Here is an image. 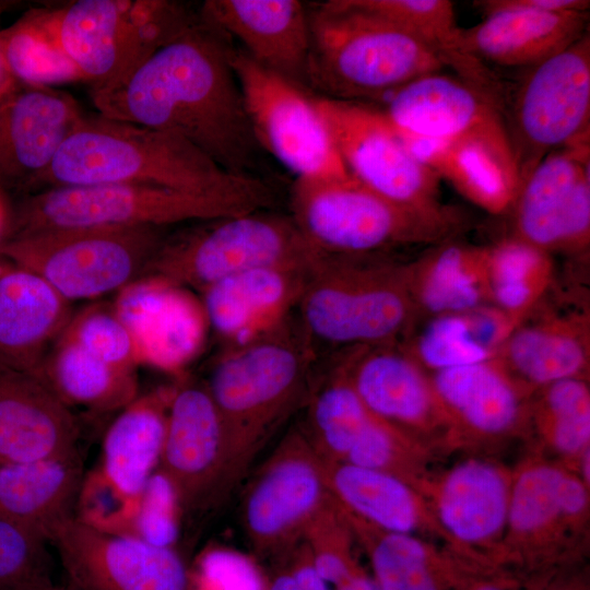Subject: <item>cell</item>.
<instances>
[{
  "label": "cell",
  "mask_w": 590,
  "mask_h": 590,
  "mask_svg": "<svg viewBox=\"0 0 590 590\" xmlns=\"http://www.w3.org/2000/svg\"><path fill=\"white\" fill-rule=\"evenodd\" d=\"M224 39L198 19L114 87L91 90L92 102L107 118L173 133L227 172L250 175L260 148Z\"/></svg>",
  "instance_id": "1"
},
{
  "label": "cell",
  "mask_w": 590,
  "mask_h": 590,
  "mask_svg": "<svg viewBox=\"0 0 590 590\" xmlns=\"http://www.w3.org/2000/svg\"><path fill=\"white\" fill-rule=\"evenodd\" d=\"M99 184L158 186L251 211L267 206L271 199L259 178L227 172L180 137L98 113L84 114L39 188Z\"/></svg>",
  "instance_id": "2"
},
{
  "label": "cell",
  "mask_w": 590,
  "mask_h": 590,
  "mask_svg": "<svg viewBox=\"0 0 590 590\" xmlns=\"http://www.w3.org/2000/svg\"><path fill=\"white\" fill-rule=\"evenodd\" d=\"M309 23L307 83L329 98H378L445 67L410 32L349 0L316 4Z\"/></svg>",
  "instance_id": "3"
},
{
  "label": "cell",
  "mask_w": 590,
  "mask_h": 590,
  "mask_svg": "<svg viewBox=\"0 0 590 590\" xmlns=\"http://www.w3.org/2000/svg\"><path fill=\"white\" fill-rule=\"evenodd\" d=\"M297 309L307 338L346 346L397 343L420 321L408 262L323 255L308 272Z\"/></svg>",
  "instance_id": "4"
},
{
  "label": "cell",
  "mask_w": 590,
  "mask_h": 590,
  "mask_svg": "<svg viewBox=\"0 0 590 590\" xmlns=\"http://www.w3.org/2000/svg\"><path fill=\"white\" fill-rule=\"evenodd\" d=\"M291 217L308 243L330 256H376L387 250L435 246L455 238L462 215L445 205L435 211L393 203L354 177L295 180Z\"/></svg>",
  "instance_id": "5"
},
{
  "label": "cell",
  "mask_w": 590,
  "mask_h": 590,
  "mask_svg": "<svg viewBox=\"0 0 590 590\" xmlns=\"http://www.w3.org/2000/svg\"><path fill=\"white\" fill-rule=\"evenodd\" d=\"M287 322L249 343L227 347L205 384L240 473L304 397L310 349Z\"/></svg>",
  "instance_id": "6"
},
{
  "label": "cell",
  "mask_w": 590,
  "mask_h": 590,
  "mask_svg": "<svg viewBox=\"0 0 590 590\" xmlns=\"http://www.w3.org/2000/svg\"><path fill=\"white\" fill-rule=\"evenodd\" d=\"M203 223L163 238L148 274L201 292L252 269H310L323 256L308 243L291 216L258 210Z\"/></svg>",
  "instance_id": "7"
},
{
  "label": "cell",
  "mask_w": 590,
  "mask_h": 590,
  "mask_svg": "<svg viewBox=\"0 0 590 590\" xmlns=\"http://www.w3.org/2000/svg\"><path fill=\"white\" fill-rule=\"evenodd\" d=\"M161 228L85 227L0 240V256L49 283L68 302L118 293L148 274Z\"/></svg>",
  "instance_id": "8"
},
{
  "label": "cell",
  "mask_w": 590,
  "mask_h": 590,
  "mask_svg": "<svg viewBox=\"0 0 590 590\" xmlns=\"http://www.w3.org/2000/svg\"><path fill=\"white\" fill-rule=\"evenodd\" d=\"M246 212L251 210L229 201L151 185L60 186L27 197L16 211L8 237L63 228H162Z\"/></svg>",
  "instance_id": "9"
},
{
  "label": "cell",
  "mask_w": 590,
  "mask_h": 590,
  "mask_svg": "<svg viewBox=\"0 0 590 590\" xmlns=\"http://www.w3.org/2000/svg\"><path fill=\"white\" fill-rule=\"evenodd\" d=\"M502 115L519 187L551 152L589 143V32L527 69L515 92L508 94Z\"/></svg>",
  "instance_id": "10"
},
{
  "label": "cell",
  "mask_w": 590,
  "mask_h": 590,
  "mask_svg": "<svg viewBox=\"0 0 590 590\" xmlns=\"http://www.w3.org/2000/svg\"><path fill=\"white\" fill-rule=\"evenodd\" d=\"M229 61L259 148L274 156L295 180L351 176L314 97L241 49L231 47Z\"/></svg>",
  "instance_id": "11"
},
{
  "label": "cell",
  "mask_w": 590,
  "mask_h": 590,
  "mask_svg": "<svg viewBox=\"0 0 590 590\" xmlns=\"http://www.w3.org/2000/svg\"><path fill=\"white\" fill-rule=\"evenodd\" d=\"M314 101L347 172L358 182L404 208L445 206L439 200L440 177L413 155L382 110L356 101Z\"/></svg>",
  "instance_id": "12"
},
{
  "label": "cell",
  "mask_w": 590,
  "mask_h": 590,
  "mask_svg": "<svg viewBox=\"0 0 590 590\" xmlns=\"http://www.w3.org/2000/svg\"><path fill=\"white\" fill-rule=\"evenodd\" d=\"M324 461L305 433L290 432L256 473L241 505V523L262 556H285L329 499Z\"/></svg>",
  "instance_id": "13"
},
{
  "label": "cell",
  "mask_w": 590,
  "mask_h": 590,
  "mask_svg": "<svg viewBox=\"0 0 590 590\" xmlns=\"http://www.w3.org/2000/svg\"><path fill=\"white\" fill-rule=\"evenodd\" d=\"M158 472L186 512L209 509L241 475L205 385L173 387Z\"/></svg>",
  "instance_id": "14"
},
{
  "label": "cell",
  "mask_w": 590,
  "mask_h": 590,
  "mask_svg": "<svg viewBox=\"0 0 590 590\" xmlns=\"http://www.w3.org/2000/svg\"><path fill=\"white\" fill-rule=\"evenodd\" d=\"M49 542L79 590H191L189 570L173 547L104 531L75 516Z\"/></svg>",
  "instance_id": "15"
},
{
  "label": "cell",
  "mask_w": 590,
  "mask_h": 590,
  "mask_svg": "<svg viewBox=\"0 0 590 590\" xmlns=\"http://www.w3.org/2000/svg\"><path fill=\"white\" fill-rule=\"evenodd\" d=\"M111 305L133 339L140 365L179 374L204 345L209 324L201 300L165 278L133 281Z\"/></svg>",
  "instance_id": "16"
},
{
  "label": "cell",
  "mask_w": 590,
  "mask_h": 590,
  "mask_svg": "<svg viewBox=\"0 0 590 590\" xmlns=\"http://www.w3.org/2000/svg\"><path fill=\"white\" fill-rule=\"evenodd\" d=\"M84 113L68 93L16 83L0 103V182L39 188Z\"/></svg>",
  "instance_id": "17"
},
{
  "label": "cell",
  "mask_w": 590,
  "mask_h": 590,
  "mask_svg": "<svg viewBox=\"0 0 590 590\" xmlns=\"http://www.w3.org/2000/svg\"><path fill=\"white\" fill-rule=\"evenodd\" d=\"M337 369L371 414L408 436L451 427L429 373L400 342L347 349Z\"/></svg>",
  "instance_id": "18"
},
{
  "label": "cell",
  "mask_w": 590,
  "mask_h": 590,
  "mask_svg": "<svg viewBox=\"0 0 590 590\" xmlns=\"http://www.w3.org/2000/svg\"><path fill=\"white\" fill-rule=\"evenodd\" d=\"M582 299L550 306L544 296L499 346L495 357L529 391L588 377L590 317Z\"/></svg>",
  "instance_id": "19"
},
{
  "label": "cell",
  "mask_w": 590,
  "mask_h": 590,
  "mask_svg": "<svg viewBox=\"0 0 590 590\" xmlns=\"http://www.w3.org/2000/svg\"><path fill=\"white\" fill-rule=\"evenodd\" d=\"M208 28L236 38L261 67L299 85L307 83L309 11L297 0H208L198 13Z\"/></svg>",
  "instance_id": "20"
},
{
  "label": "cell",
  "mask_w": 590,
  "mask_h": 590,
  "mask_svg": "<svg viewBox=\"0 0 590 590\" xmlns=\"http://www.w3.org/2000/svg\"><path fill=\"white\" fill-rule=\"evenodd\" d=\"M382 113L396 129L417 138L509 143L499 107L469 83L440 72L393 92Z\"/></svg>",
  "instance_id": "21"
},
{
  "label": "cell",
  "mask_w": 590,
  "mask_h": 590,
  "mask_svg": "<svg viewBox=\"0 0 590 590\" xmlns=\"http://www.w3.org/2000/svg\"><path fill=\"white\" fill-rule=\"evenodd\" d=\"M70 408L36 375L0 366V461L79 458Z\"/></svg>",
  "instance_id": "22"
},
{
  "label": "cell",
  "mask_w": 590,
  "mask_h": 590,
  "mask_svg": "<svg viewBox=\"0 0 590 590\" xmlns=\"http://www.w3.org/2000/svg\"><path fill=\"white\" fill-rule=\"evenodd\" d=\"M310 269L258 268L208 286L200 300L209 328L228 347L273 332L297 307Z\"/></svg>",
  "instance_id": "23"
},
{
  "label": "cell",
  "mask_w": 590,
  "mask_h": 590,
  "mask_svg": "<svg viewBox=\"0 0 590 590\" xmlns=\"http://www.w3.org/2000/svg\"><path fill=\"white\" fill-rule=\"evenodd\" d=\"M47 16L91 90L110 88L126 76L134 40V0H78L47 10Z\"/></svg>",
  "instance_id": "24"
},
{
  "label": "cell",
  "mask_w": 590,
  "mask_h": 590,
  "mask_svg": "<svg viewBox=\"0 0 590 590\" xmlns=\"http://www.w3.org/2000/svg\"><path fill=\"white\" fill-rule=\"evenodd\" d=\"M71 317L49 283L0 256V366L36 374Z\"/></svg>",
  "instance_id": "25"
},
{
  "label": "cell",
  "mask_w": 590,
  "mask_h": 590,
  "mask_svg": "<svg viewBox=\"0 0 590 590\" xmlns=\"http://www.w3.org/2000/svg\"><path fill=\"white\" fill-rule=\"evenodd\" d=\"M589 32V12H550L507 8L461 28L467 54L489 63L529 69L563 51Z\"/></svg>",
  "instance_id": "26"
},
{
  "label": "cell",
  "mask_w": 590,
  "mask_h": 590,
  "mask_svg": "<svg viewBox=\"0 0 590 590\" xmlns=\"http://www.w3.org/2000/svg\"><path fill=\"white\" fill-rule=\"evenodd\" d=\"M589 143L547 154L522 181L511 205V236L551 255L580 196L590 188Z\"/></svg>",
  "instance_id": "27"
},
{
  "label": "cell",
  "mask_w": 590,
  "mask_h": 590,
  "mask_svg": "<svg viewBox=\"0 0 590 590\" xmlns=\"http://www.w3.org/2000/svg\"><path fill=\"white\" fill-rule=\"evenodd\" d=\"M429 375L451 427L479 436H502L530 415V391L496 357Z\"/></svg>",
  "instance_id": "28"
},
{
  "label": "cell",
  "mask_w": 590,
  "mask_h": 590,
  "mask_svg": "<svg viewBox=\"0 0 590 590\" xmlns=\"http://www.w3.org/2000/svg\"><path fill=\"white\" fill-rule=\"evenodd\" d=\"M397 131L416 158L471 202L494 215L511 208L519 179L508 142L432 140Z\"/></svg>",
  "instance_id": "29"
},
{
  "label": "cell",
  "mask_w": 590,
  "mask_h": 590,
  "mask_svg": "<svg viewBox=\"0 0 590 590\" xmlns=\"http://www.w3.org/2000/svg\"><path fill=\"white\" fill-rule=\"evenodd\" d=\"M80 457L32 462L0 461V516L45 536L75 514L83 482Z\"/></svg>",
  "instance_id": "30"
},
{
  "label": "cell",
  "mask_w": 590,
  "mask_h": 590,
  "mask_svg": "<svg viewBox=\"0 0 590 590\" xmlns=\"http://www.w3.org/2000/svg\"><path fill=\"white\" fill-rule=\"evenodd\" d=\"M411 297L420 321L488 306L486 246L455 238L408 262Z\"/></svg>",
  "instance_id": "31"
},
{
  "label": "cell",
  "mask_w": 590,
  "mask_h": 590,
  "mask_svg": "<svg viewBox=\"0 0 590 590\" xmlns=\"http://www.w3.org/2000/svg\"><path fill=\"white\" fill-rule=\"evenodd\" d=\"M511 481L481 459L456 464L436 495L437 517L448 534L468 544L488 542L507 529Z\"/></svg>",
  "instance_id": "32"
},
{
  "label": "cell",
  "mask_w": 590,
  "mask_h": 590,
  "mask_svg": "<svg viewBox=\"0 0 590 590\" xmlns=\"http://www.w3.org/2000/svg\"><path fill=\"white\" fill-rule=\"evenodd\" d=\"M173 387L137 397L107 428L99 471L119 491L138 498L160 465Z\"/></svg>",
  "instance_id": "33"
},
{
  "label": "cell",
  "mask_w": 590,
  "mask_h": 590,
  "mask_svg": "<svg viewBox=\"0 0 590 590\" xmlns=\"http://www.w3.org/2000/svg\"><path fill=\"white\" fill-rule=\"evenodd\" d=\"M424 320L400 344L428 373L495 358L516 327L491 305Z\"/></svg>",
  "instance_id": "34"
},
{
  "label": "cell",
  "mask_w": 590,
  "mask_h": 590,
  "mask_svg": "<svg viewBox=\"0 0 590 590\" xmlns=\"http://www.w3.org/2000/svg\"><path fill=\"white\" fill-rule=\"evenodd\" d=\"M324 469L329 493L345 511L387 532L420 527V499L404 477L344 461H324Z\"/></svg>",
  "instance_id": "35"
},
{
  "label": "cell",
  "mask_w": 590,
  "mask_h": 590,
  "mask_svg": "<svg viewBox=\"0 0 590 590\" xmlns=\"http://www.w3.org/2000/svg\"><path fill=\"white\" fill-rule=\"evenodd\" d=\"M34 375L69 408L120 411L138 397L134 369L109 365L61 337Z\"/></svg>",
  "instance_id": "36"
},
{
  "label": "cell",
  "mask_w": 590,
  "mask_h": 590,
  "mask_svg": "<svg viewBox=\"0 0 590 590\" xmlns=\"http://www.w3.org/2000/svg\"><path fill=\"white\" fill-rule=\"evenodd\" d=\"M491 306L517 326L554 285L552 255L514 236L486 246Z\"/></svg>",
  "instance_id": "37"
},
{
  "label": "cell",
  "mask_w": 590,
  "mask_h": 590,
  "mask_svg": "<svg viewBox=\"0 0 590 590\" xmlns=\"http://www.w3.org/2000/svg\"><path fill=\"white\" fill-rule=\"evenodd\" d=\"M0 52L15 83L54 87L84 81L60 47L49 25L47 10H32L0 30Z\"/></svg>",
  "instance_id": "38"
},
{
  "label": "cell",
  "mask_w": 590,
  "mask_h": 590,
  "mask_svg": "<svg viewBox=\"0 0 590 590\" xmlns=\"http://www.w3.org/2000/svg\"><path fill=\"white\" fill-rule=\"evenodd\" d=\"M373 416L335 368L310 400L305 434L323 461H345Z\"/></svg>",
  "instance_id": "39"
},
{
  "label": "cell",
  "mask_w": 590,
  "mask_h": 590,
  "mask_svg": "<svg viewBox=\"0 0 590 590\" xmlns=\"http://www.w3.org/2000/svg\"><path fill=\"white\" fill-rule=\"evenodd\" d=\"M342 510L352 533L368 553L380 590H437L428 566V547L420 538L379 530Z\"/></svg>",
  "instance_id": "40"
},
{
  "label": "cell",
  "mask_w": 590,
  "mask_h": 590,
  "mask_svg": "<svg viewBox=\"0 0 590 590\" xmlns=\"http://www.w3.org/2000/svg\"><path fill=\"white\" fill-rule=\"evenodd\" d=\"M530 408L551 446L562 455L580 456L590 448V389L587 378H568L541 389Z\"/></svg>",
  "instance_id": "41"
},
{
  "label": "cell",
  "mask_w": 590,
  "mask_h": 590,
  "mask_svg": "<svg viewBox=\"0 0 590 590\" xmlns=\"http://www.w3.org/2000/svg\"><path fill=\"white\" fill-rule=\"evenodd\" d=\"M566 471L547 463L527 467L511 482L507 529L517 535L532 536L560 518Z\"/></svg>",
  "instance_id": "42"
},
{
  "label": "cell",
  "mask_w": 590,
  "mask_h": 590,
  "mask_svg": "<svg viewBox=\"0 0 590 590\" xmlns=\"http://www.w3.org/2000/svg\"><path fill=\"white\" fill-rule=\"evenodd\" d=\"M60 337L109 365L134 370L140 365L133 339L111 304L72 315Z\"/></svg>",
  "instance_id": "43"
},
{
  "label": "cell",
  "mask_w": 590,
  "mask_h": 590,
  "mask_svg": "<svg viewBox=\"0 0 590 590\" xmlns=\"http://www.w3.org/2000/svg\"><path fill=\"white\" fill-rule=\"evenodd\" d=\"M351 534L342 508L330 495L302 536L315 569L327 583L337 587L358 573L351 556Z\"/></svg>",
  "instance_id": "44"
},
{
  "label": "cell",
  "mask_w": 590,
  "mask_h": 590,
  "mask_svg": "<svg viewBox=\"0 0 590 590\" xmlns=\"http://www.w3.org/2000/svg\"><path fill=\"white\" fill-rule=\"evenodd\" d=\"M47 543L37 531L0 516V590L50 577Z\"/></svg>",
  "instance_id": "45"
},
{
  "label": "cell",
  "mask_w": 590,
  "mask_h": 590,
  "mask_svg": "<svg viewBox=\"0 0 590 590\" xmlns=\"http://www.w3.org/2000/svg\"><path fill=\"white\" fill-rule=\"evenodd\" d=\"M177 510L180 508L170 484L162 473H154L137 499L127 534L172 547L178 532Z\"/></svg>",
  "instance_id": "46"
},
{
  "label": "cell",
  "mask_w": 590,
  "mask_h": 590,
  "mask_svg": "<svg viewBox=\"0 0 590 590\" xmlns=\"http://www.w3.org/2000/svg\"><path fill=\"white\" fill-rule=\"evenodd\" d=\"M408 445L406 434L374 415L344 462L403 477L401 469Z\"/></svg>",
  "instance_id": "47"
},
{
  "label": "cell",
  "mask_w": 590,
  "mask_h": 590,
  "mask_svg": "<svg viewBox=\"0 0 590 590\" xmlns=\"http://www.w3.org/2000/svg\"><path fill=\"white\" fill-rule=\"evenodd\" d=\"M473 5L485 15L507 8H520L550 12H589V0H479Z\"/></svg>",
  "instance_id": "48"
},
{
  "label": "cell",
  "mask_w": 590,
  "mask_h": 590,
  "mask_svg": "<svg viewBox=\"0 0 590 590\" xmlns=\"http://www.w3.org/2000/svg\"><path fill=\"white\" fill-rule=\"evenodd\" d=\"M335 590H380L374 579L357 573L343 583L335 587Z\"/></svg>",
  "instance_id": "49"
},
{
  "label": "cell",
  "mask_w": 590,
  "mask_h": 590,
  "mask_svg": "<svg viewBox=\"0 0 590 590\" xmlns=\"http://www.w3.org/2000/svg\"><path fill=\"white\" fill-rule=\"evenodd\" d=\"M12 590H79L68 580L66 583H56L51 577L43 578Z\"/></svg>",
  "instance_id": "50"
},
{
  "label": "cell",
  "mask_w": 590,
  "mask_h": 590,
  "mask_svg": "<svg viewBox=\"0 0 590 590\" xmlns=\"http://www.w3.org/2000/svg\"><path fill=\"white\" fill-rule=\"evenodd\" d=\"M266 590H298L290 571H280Z\"/></svg>",
  "instance_id": "51"
},
{
  "label": "cell",
  "mask_w": 590,
  "mask_h": 590,
  "mask_svg": "<svg viewBox=\"0 0 590 590\" xmlns=\"http://www.w3.org/2000/svg\"><path fill=\"white\" fill-rule=\"evenodd\" d=\"M15 84V81L11 78L10 73L7 70L0 52V103L14 88Z\"/></svg>",
  "instance_id": "52"
},
{
  "label": "cell",
  "mask_w": 590,
  "mask_h": 590,
  "mask_svg": "<svg viewBox=\"0 0 590 590\" xmlns=\"http://www.w3.org/2000/svg\"><path fill=\"white\" fill-rule=\"evenodd\" d=\"M580 461V479L589 485L590 482V451L589 448L586 449L579 456Z\"/></svg>",
  "instance_id": "53"
},
{
  "label": "cell",
  "mask_w": 590,
  "mask_h": 590,
  "mask_svg": "<svg viewBox=\"0 0 590 590\" xmlns=\"http://www.w3.org/2000/svg\"><path fill=\"white\" fill-rule=\"evenodd\" d=\"M475 590H502V589H499L498 587L493 586V585H484V586H481V587L476 588Z\"/></svg>",
  "instance_id": "54"
},
{
  "label": "cell",
  "mask_w": 590,
  "mask_h": 590,
  "mask_svg": "<svg viewBox=\"0 0 590 590\" xmlns=\"http://www.w3.org/2000/svg\"><path fill=\"white\" fill-rule=\"evenodd\" d=\"M2 221H3V213H2V208H1V204H0V229H1V226H2Z\"/></svg>",
  "instance_id": "55"
}]
</instances>
